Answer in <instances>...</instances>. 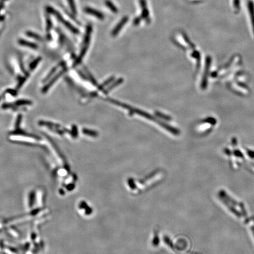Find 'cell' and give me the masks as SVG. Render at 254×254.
<instances>
[{"instance_id":"6da1fadb","label":"cell","mask_w":254,"mask_h":254,"mask_svg":"<svg viewBox=\"0 0 254 254\" xmlns=\"http://www.w3.org/2000/svg\"><path fill=\"white\" fill-rule=\"evenodd\" d=\"M47 11L49 13H51V14H53L54 16H55L56 18L61 23H62L65 27H67L74 34H78V30L76 28H75L72 25L70 24L68 21H67V20H65L62 16L57 11H56L54 8L48 6L47 7Z\"/></svg>"},{"instance_id":"7a4b0ae2","label":"cell","mask_w":254,"mask_h":254,"mask_svg":"<svg viewBox=\"0 0 254 254\" xmlns=\"http://www.w3.org/2000/svg\"><path fill=\"white\" fill-rule=\"evenodd\" d=\"M210 64H211V58L209 56H208V57L206 58L205 72H204V77H203V78H202V84H201V87L202 89H205V88L206 87L207 77H208V72H209Z\"/></svg>"},{"instance_id":"3957f363","label":"cell","mask_w":254,"mask_h":254,"mask_svg":"<svg viewBox=\"0 0 254 254\" xmlns=\"http://www.w3.org/2000/svg\"><path fill=\"white\" fill-rule=\"evenodd\" d=\"M85 11L88 14H89L92 16H95V17H96V18H98L100 20H103V18H104V16L101 12H100L99 11H97L96 9H94L93 8H86L85 9Z\"/></svg>"},{"instance_id":"277c9868","label":"cell","mask_w":254,"mask_h":254,"mask_svg":"<svg viewBox=\"0 0 254 254\" xmlns=\"http://www.w3.org/2000/svg\"><path fill=\"white\" fill-rule=\"evenodd\" d=\"M128 20V19L127 17H124V18H122L121 20V21L118 23V24L115 27V29L113 30V31L112 32V35H117L119 32V31L121 30V28L124 26V25L126 24Z\"/></svg>"},{"instance_id":"5b68a950","label":"cell","mask_w":254,"mask_h":254,"mask_svg":"<svg viewBox=\"0 0 254 254\" xmlns=\"http://www.w3.org/2000/svg\"><path fill=\"white\" fill-rule=\"evenodd\" d=\"M140 4L142 8V14L143 18H146L147 20L149 19V12L148 10V8L147 6V2L145 0H140Z\"/></svg>"},{"instance_id":"8992f818","label":"cell","mask_w":254,"mask_h":254,"mask_svg":"<svg viewBox=\"0 0 254 254\" xmlns=\"http://www.w3.org/2000/svg\"><path fill=\"white\" fill-rule=\"evenodd\" d=\"M248 9L249 11L251 14V21L252 24V27L254 30V4L252 1H250L248 2Z\"/></svg>"},{"instance_id":"52a82bcc","label":"cell","mask_w":254,"mask_h":254,"mask_svg":"<svg viewBox=\"0 0 254 254\" xmlns=\"http://www.w3.org/2000/svg\"><path fill=\"white\" fill-rule=\"evenodd\" d=\"M18 43L23 46H26V47H28L31 48L33 49H37V45L35 44L32 43L31 42H28L27 41L25 40H20L18 41Z\"/></svg>"},{"instance_id":"ba28073f","label":"cell","mask_w":254,"mask_h":254,"mask_svg":"<svg viewBox=\"0 0 254 254\" xmlns=\"http://www.w3.org/2000/svg\"><path fill=\"white\" fill-rule=\"evenodd\" d=\"M105 4H106V5H107L108 8H110L112 11H113V12H114V13H117V8H116V7L114 5V4L111 2L110 1L107 0V1H105Z\"/></svg>"},{"instance_id":"9c48e42d","label":"cell","mask_w":254,"mask_h":254,"mask_svg":"<svg viewBox=\"0 0 254 254\" xmlns=\"http://www.w3.org/2000/svg\"><path fill=\"white\" fill-rule=\"evenodd\" d=\"M67 1H68V4H69V5L71 8L72 13L74 14H76L77 13V9H76V6H75L74 1V0H67Z\"/></svg>"},{"instance_id":"30bf717a","label":"cell","mask_w":254,"mask_h":254,"mask_svg":"<svg viewBox=\"0 0 254 254\" xmlns=\"http://www.w3.org/2000/svg\"><path fill=\"white\" fill-rule=\"evenodd\" d=\"M26 35H28V36H29V37H30L34 38L35 40H41V37H40L39 35H38V34H35L34 32H32L27 31L26 32Z\"/></svg>"},{"instance_id":"8fae6325","label":"cell","mask_w":254,"mask_h":254,"mask_svg":"<svg viewBox=\"0 0 254 254\" xmlns=\"http://www.w3.org/2000/svg\"><path fill=\"white\" fill-rule=\"evenodd\" d=\"M52 27V21L49 17H47V31H49Z\"/></svg>"},{"instance_id":"7c38bea8","label":"cell","mask_w":254,"mask_h":254,"mask_svg":"<svg viewBox=\"0 0 254 254\" xmlns=\"http://www.w3.org/2000/svg\"><path fill=\"white\" fill-rule=\"evenodd\" d=\"M31 103L30 101L27 100H20L18 101L15 104L16 105H25V104H30Z\"/></svg>"},{"instance_id":"4fadbf2b","label":"cell","mask_w":254,"mask_h":254,"mask_svg":"<svg viewBox=\"0 0 254 254\" xmlns=\"http://www.w3.org/2000/svg\"><path fill=\"white\" fill-rule=\"evenodd\" d=\"M40 58H37L35 61H34L31 64V65H30V67H31V69H34L35 67H36V65H37V64L39 63V61H40Z\"/></svg>"},{"instance_id":"5bb4252c","label":"cell","mask_w":254,"mask_h":254,"mask_svg":"<svg viewBox=\"0 0 254 254\" xmlns=\"http://www.w3.org/2000/svg\"><path fill=\"white\" fill-rule=\"evenodd\" d=\"M234 7L237 9L239 8V0H234Z\"/></svg>"},{"instance_id":"9a60e30c","label":"cell","mask_w":254,"mask_h":254,"mask_svg":"<svg viewBox=\"0 0 254 254\" xmlns=\"http://www.w3.org/2000/svg\"><path fill=\"white\" fill-rule=\"evenodd\" d=\"M5 0H1V2H0V11L1 10V9L3 7V4H4V1H5Z\"/></svg>"}]
</instances>
